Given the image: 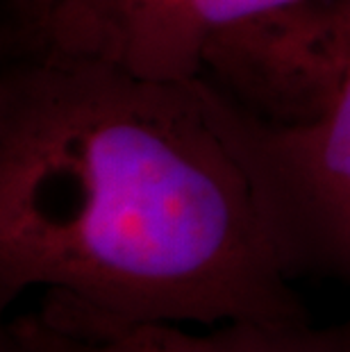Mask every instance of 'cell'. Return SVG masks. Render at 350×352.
Listing matches in <instances>:
<instances>
[{"label":"cell","instance_id":"obj_2","mask_svg":"<svg viewBox=\"0 0 350 352\" xmlns=\"http://www.w3.org/2000/svg\"><path fill=\"white\" fill-rule=\"evenodd\" d=\"M228 109L292 275L350 284V73L307 125L275 127Z\"/></svg>","mask_w":350,"mask_h":352},{"label":"cell","instance_id":"obj_8","mask_svg":"<svg viewBox=\"0 0 350 352\" xmlns=\"http://www.w3.org/2000/svg\"><path fill=\"white\" fill-rule=\"evenodd\" d=\"M0 352H28V350L23 343L14 336L12 329L5 327L3 332H0Z\"/></svg>","mask_w":350,"mask_h":352},{"label":"cell","instance_id":"obj_5","mask_svg":"<svg viewBox=\"0 0 350 352\" xmlns=\"http://www.w3.org/2000/svg\"><path fill=\"white\" fill-rule=\"evenodd\" d=\"M41 309L114 336L132 352H350V314L323 327H314L309 318L232 320L207 332H187L173 323L107 325L48 300H41Z\"/></svg>","mask_w":350,"mask_h":352},{"label":"cell","instance_id":"obj_3","mask_svg":"<svg viewBox=\"0 0 350 352\" xmlns=\"http://www.w3.org/2000/svg\"><path fill=\"white\" fill-rule=\"evenodd\" d=\"M350 73V0H294L230 25L210 43L203 78L259 123L321 118Z\"/></svg>","mask_w":350,"mask_h":352},{"label":"cell","instance_id":"obj_1","mask_svg":"<svg viewBox=\"0 0 350 352\" xmlns=\"http://www.w3.org/2000/svg\"><path fill=\"white\" fill-rule=\"evenodd\" d=\"M203 78L25 50L0 82V307L30 289L107 325L309 318Z\"/></svg>","mask_w":350,"mask_h":352},{"label":"cell","instance_id":"obj_7","mask_svg":"<svg viewBox=\"0 0 350 352\" xmlns=\"http://www.w3.org/2000/svg\"><path fill=\"white\" fill-rule=\"evenodd\" d=\"M10 3L19 14V28L25 30L32 23H36L55 0H10Z\"/></svg>","mask_w":350,"mask_h":352},{"label":"cell","instance_id":"obj_4","mask_svg":"<svg viewBox=\"0 0 350 352\" xmlns=\"http://www.w3.org/2000/svg\"><path fill=\"white\" fill-rule=\"evenodd\" d=\"M294 0H55L21 30L25 50L94 59L130 76L189 82L230 25Z\"/></svg>","mask_w":350,"mask_h":352},{"label":"cell","instance_id":"obj_6","mask_svg":"<svg viewBox=\"0 0 350 352\" xmlns=\"http://www.w3.org/2000/svg\"><path fill=\"white\" fill-rule=\"evenodd\" d=\"M28 352H132L114 336L71 323L46 309L21 314L7 325Z\"/></svg>","mask_w":350,"mask_h":352}]
</instances>
